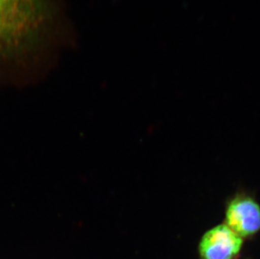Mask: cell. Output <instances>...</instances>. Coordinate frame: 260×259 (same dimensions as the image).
<instances>
[{
    "instance_id": "6da1fadb",
    "label": "cell",
    "mask_w": 260,
    "mask_h": 259,
    "mask_svg": "<svg viewBox=\"0 0 260 259\" xmlns=\"http://www.w3.org/2000/svg\"><path fill=\"white\" fill-rule=\"evenodd\" d=\"M55 12L52 0H0V63H18L42 49Z\"/></svg>"
},
{
    "instance_id": "7a4b0ae2",
    "label": "cell",
    "mask_w": 260,
    "mask_h": 259,
    "mask_svg": "<svg viewBox=\"0 0 260 259\" xmlns=\"http://www.w3.org/2000/svg\"><path fill=\"white\" fill-rule=\"evenodd\" d=\"M224 211V224L243 239L259 233L260 204L253 193L238 191L233 193L228 199Z\"/></svg>"
},
{
    "instance_id": "3957f363",
    "label": "cell",
    "mask_w": 260,
    "mask_h": 259,
    "mask_svg": "<svg viewBox=\"0 0 260 259\" xmlns=\"http://www.w3.org/2000/svg\"><path fill=\"white\" fill-rule=\"evenodd\" d=\"M243 239L226 224L206 231L199 244L202 259H233L243 247Z\"/></svg>"
}]
</instances>
